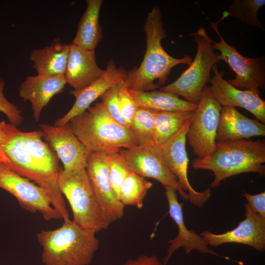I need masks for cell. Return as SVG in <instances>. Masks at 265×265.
I'll list each match as a JSON object with an SVG mask.
<instances>
[{
  "label": "cell",
  "instance_id": "cell-1",
  "mask_svg": "<svg viewBox=\"0 0 265 265\" xmlns=\"http://www.w3.org/2000/svg\"><path fill=\"white\" fill-rule=\"evenodd\" d=\"M40 130H20L0 149V161L19 175L33 181L47 194L53 207L64 220H70L58 185L59 159Z\"/></svg>",
  "mask_w": 265,
  "mask_h": 265
},
{
  "label": "cell",
  "instance_id": "cell-2",
  "mask_svg": "<svg viewBox=\"0 0 265 265\" xmlns=\"http://www.w3.org/2000/svg\"><path fill=\"white\" fill-rule=\"evenodd\" d=\"M163 25L160 7L154 6L148 12L144 25L146 50L143 59L139 67L127 72L124 80L129 90H155L165 83L174 67L191 63L190 56L176 58L163 49L161 41L167 35Z\"/></svg>",
  "mask_w": 265,
  "mask_h": 265
},
{
  "label": "cell",
  "instance_id": "cell-3",
  "mask_svg": "<svg viewBox=\"0 0 265 265\" xmlns=\"http://www.w3.org/2000/svg\"><path fill=\"white\" fill-rule=\"evenodd\" d=\"M265 141L240 139L216 143L210 155L194 159L192 166L213 172L214 179L211 188H217L221 182L231 176L243 173L255 172L265 175Z\"/></svg>",
  "mask_w": 265,
  "mask_h": 265
},
{
  "label": "cell",
  "instance_id": "cell-4",
  "mask_svg": "<svg viewBox=\"0 0 265 265\" xmlns=\"http://www.w3.org/2000/svg\"><path fill=\"white\" fill-rule=\"evenodd\" d=\"M96 233L71 220L56 229L41 231L36 238L43 264L89 265L99 248Z\"/></svg>",
  "mask_w": 265,
  "mask_h": 265
},
{
  "label": "cell",
  "instance_id": "cell-5",
  "mask_svg": "<svg viewBox=\"0 0 265 265\" xmlns=\"http://www.w3.org/2000/svg\"><path fill=\"white\" fill-rule=\"evenodd\" d=\"M69 123L74 133L89 153L108 155L138 145L130 129L112 118L101 102Z\"/></svg>",
  "mask_w": 265,
  "mask_h": 265
},
{
  "label": "cell",
  "instance_id": "cell-6",
  "mask_svg": "<svg viewBox=\"0 0 265 265\" xmlns=\"http://www.w3.org/2000/svg\"><path fill=\"white\" fill-rule=\"evenodd\" d=\"M60 191L67 199L73 220L80 227L95 233L107 229L110 223L102 213L89 181L86 169L65 171L58 178Z\"/></svg>",
  "mask_w": 265,
  "mask_h": 265
},
{
  "label": "cell",
  "instance_id": "cell-7",
  "mask_svg": "<svg viewBox=\"0 0 265 265\" xmlns=\"http://www.w3.org/2000/svg\"><path fill=\"white\" fill-rule=\"evenodd\" d=\"M197 43V52L189 67L172 83L160 87L159 90L181 96L185 100L197 105L203 90L209 82L213 66L221 61L219 54L215 53L212 39L206 29L199 28L191 33Z\"/></svg>",
  "mask_w": 265,
  "mask_h": 265
},
{
  "label": "cell",
  "instance_id": "cell-8",
  "mask_svg": "<svg viewBox=\"0 0 265 265\" xmlns=\"http://www.w3.org/2000/svg\"><path fill=\"white\" fill-rule=\"evenodd\" d=\"M222 108L209 86H206L190 119L186 135V139L198 158L207 157L215 150Z\"/></svg>",
  "mask_w": 265,
  "mask_h": 265
},
{
  "label": "cell",
  "instance_id": "cell-9",
  "mask_svg": "<svg viewBox=\"0 0 265 265\" xmlns=\"http://www.w3.org/2000/svg\"><path fill=\"white\" fill-rule=\"evenodd\" d=\"M227 17L228 13L225 11L217 22L211 23V27L215 31L220 39L218 42L212 40V47L214 50L220 52L219 57L221 60H224L227 63L236 75L235 79L228 80L227 82L240 90H265V57H245L237 50L235 46H232L225 41L218 30V25Z\"/></svg>",
  "mask_w": 265,
  "mask_h": 265
},
{
  "label": "cell",
  "instance_id": "cell-10",
  "mask_svg": "<svg viewBox=\"0 0 265 265\" xmlns=\"http://www.w3.org/2000/svg\"><path fill=\"white\" fill-rule=\"evenodd\" d=\"M119 153L130 171L145 178H153L164 186H172L185 200H188L187 193L181 188L176 177L167 168L160 146L154 143L138 145L121 149Z\"/></svg>",
  "mask_w": 265,
  "mask_h": 265
},
{
  "label": "cell",
  "instance_id": "cell-11",
  "mask_svg": "<svg viewBox=\"0 0 265 265\" xmlns=\"http://www.w3.org/2000/svg\"><path fill=\"white\" fill-rule=\"evenodd\" d=\"M0 188L14 196L25 210L32 213L39 212L47 221L62 219L42 188L0 161Z\"/></svg>",
  "mask_w": 265,
  "mask_h": 265
},
{
  "label": "cell",
  "instance_id": "cell-12",
  "mask_svg": "<svg viewBox=\"0 0 265 265\" xmlns=\"http://www.w3.org/2000/svg\"><path fill=\"white\" fill-rule=\"evenodd\" d=\"M189 121L190 119L179 131L160 147L163 159L167 168L176 177L181 188L185 192H188V201L194 205L201 207L209 199L211 192L210 188L201 192L196 191L191 186L188 179L189 159L186 143Z\"/></svg>",
  "mask_w": 265,
  "mask_h": 265
},
{
  "label": "cell",
  "instance_id": "cell-13",
  "mask_svg": "<svg viewBox=\"0 0 265 265\" xmlns=\"http://www.w3.org/2000/svg\"><path fill=\"white\" fill-rule=\"evenodd\" d=\"M86 171L103 214L111 223L123 216L125 206L115 196L108 174V157L104 153H89Z\"/></svg>",
  "mask_w": 265,
  "mask_h": 265
},
{
  "label": "cell",
  "instance_id": "cell-14",
  "mask_svg": "<svg viewBox=\"0 0 265 265\" xmlns=\"http://www.w3.org/2000/svg\"><path fill=\"white\" fill-rule=\"evenodd\" d=\"M44 139L55 153L65 171L86 169L89 154L74 133L70 123L62 126L39 125Z\"/></svg>",
  "mask_w": 265,
  "mask_h": 265
},
{
  "label": "cell",
  "instance_id": "cell-15",
  "mask_svg": "<svg viewBox=\"0 0 265 265\" xmlns=\"http://www.w3.org/2000/svg\"><path fill=\"white\" fill-rule=\"evenodd\" d=\"M214 75L209 86L212 94L222 106L240 107L253 114L258 120L265 123V102L260 96V91L240 90L223 79L225 73L219 71L215 65L212 68Z\"/></svg>",
  "mask_w": 265,
  "mask_h": 265
},
{
  "label": "cell",
  "instance_id": "cell-16",
  "mask_svg": "<svg viewBox=\"0 0 265 265\" xmlns=\"http://www.w3.org/2000/svg\"><path fill=\"white\" fill-rule=\"evenodd\" d=\"M245 218L233 230L215 234L203 231L200 235L208 245L216 247L226 243H238L250 246L258 251L265 250V219L245 205Z\"/></svg>",
  "mask_w": 265,
  "mask_h": 265
},
{
  "label": "cell",
  "instance_id": "cell-17",
  "mask_svg": "<svg viewBox=\"0 0 265 265\" xmlns=\"http://www.w3.org/2000/svg\"><path fill=\"white\" fill-rule=\"evenodd\" d=\"M127 74V72L123 67H118L113 60H109L104 74L99 79L82 89L70 92L75 96V102L63 116L56 120L54 126H62L87 110L91 104L107 90L124 80Z\"/></svg>",
  "mask_w": 265,
  "mask_h": 265
},
{
  "label": "cell",
  "instance_id": "cell-18",
  "mask_svg": "<svg viewBox=\"0 0 265 265\" xmlns=\"http://www.w3.org/2000/svg\"><path fill=\"white\" fill-rule=\"evenodd\" d=\"M165 195L169 207L170 217L176 224L178 232L176 237L169 241V247L163 260L165 265L169 261L174 252L178 249L183 247L186 253L189 254L193 250H196L203 254L219 255L208 247V245L203 237L198 235L194 231L188 230L186 227L183 214V203L178 200L176 190L170 186H164Z\"/></svg>",
  "mask_w": 265,
  "mask_h": 265
},
{
  "label": "cell",
  "instance_id": "cell-19",
  "mask_svg": "<svg viewBox=\"0 0 265 265\" xmlns=\"http://www.w3.org/2000/svg\"><path fill=\"white\" fill-rule=\"evenodd\" d=\"M66 84L63 75L29 76L20 84L19 95L30 103L33 117L38 122L43 108L54 95L63 92Z\"/></svg>",
  "mask_w": 265,
  "mask_h": 265
},
{
  "label": "cell",
  "instance_id": "cell-20",
  "mask_svg": "<svg viewBox=\"0 0 265 265\" xmlns=\"http://www.w3.org/2000/svg\"><path fill=\"white\" fill-rule=\"evenodd\" d=\"M69 52L64 77L75 90L82 89L99 79L105 70L97 65L95 51L69 44Z\"/></svg>",
  "mask_w": 265,
  "mask_h": 265
},
{
  "label": "cell",
  "instance_id": "cell-21",
  "mask_svg": "<svg viewBox=\"0 0 265 265\" xmlns=\"http://www.w3.org/2000/svg\"><path fill=\"white\" fill-rule=\"evenodd\" d=\"M259 136H265V124L246 117L235 107L222 106L216 142L249 140Z\"/></svg>",
  "mask_w": 265,
  "mask_h": 265
},
{
  "label": "cell",
  "instance_id": "cell-22",
  "mask_svg": "<svg viewBox=\"0 0 265 265\" xmlns=\"http://www.w3.org/2000/svg\"><path fill=\"white\" fill-rule=\"evenodd\" d=\"M70 45L56 40L50 45L33 50L29 56L33 67L42 76L64 75Z\"/></svg>",
  "mask_w": 265,
  "mask_h": 265
},
{
  "label": "cell",
  "instance_id": "cell-23",
  "mask_svg": "<svg viewBox=\"0 0 265 265\" xmlns=\"http://www.w3.org/2000/svg\"><path fill=\"white\" fill-rule=\"evenodd\" d=\"M86 9L79 23L76 35L71 44L95 51L103 38L99 23L102 0H87Z\"/></svg>",
  "mask_w": 265,
  "mask_h": 265
},
{
  "label": "cell",
  "instance_id": "cell-24",
  "mask_svg": "<svg viewBox=\"0 0 265 265\" xmlns=\"http://www.w3.org/2000/svg\"><path fill=\"white\" fill-rule=\"evenodd\" d=\"M129 91L137 107L157 111H194L197 106V105L182 100L175 94L159 90Z\"/></svg>",
  "mask_w": 265,
  "mask_h": 265
},
{
  "label": "cell",
  "instance_id": "cell-25",
  "mask_svg": "<svg viewBox=\"0 0 265 265\" xmlns=\"http://www.w3.org/2000/svg\"><path fill=\"white\" fill-rule=\"evenodd\" d=\"M193 112L190 110L158 111L154 120V144L161 146L176 133L190 119Z\"/></svg>",
  "mask_w": 265,
  "mask_h": 265
},
{
  "label": "cell",
  "instance_id": "cell-26",
  "mask_svg": "<svg viewBox=\"0 0 265 265\" xmlns=\"http://www.w3.org/2000/svg\"><path fill=\"white\" fill-rule=\"evenodd\" d=\"M152 183L145 177L130 171L123 180L119 190V201L124 206L141 209Z\"/></svg>",
  "mask_w": 265,
  "mask_h": 265
},
{
  "label": "cell",
  "instance_id": "cell-27",
  "mask_svg": "<svg viewBox=\"0 0 265 265\" xmlns=\"http://www.w3.org/2000/svg\"><path fill=\"white\" fill-rule=\"evenodd\" d=\"M158 111L144 107H137L129 129L138 145L154 143V120Z\"/></svg>",
  "mask_w": 265,
  "mask_h": 265
},
{
  "label": "cell",
  "instance_id": "cell-28",
  "mask_svg": "<svg viewBox=\"0 0 265 265\" xmlns=\"http://www.w3.org/2000/svg\"><path fill=\"white\" fill-rule=\"evenodd\" d=\"M265 4V0H234L226 11L228 16L243 24L264 29L258 19V12Z\"/></svg>",
  "mask_w": 265,
  "mask_h": 265
},
{
  "label": "cell",
  "instance_id": "cell-29",
  "mask_svg": "<svg viewBox=\"0 0 265 265\" xmlns=\"http://www.w3.org/2000/svg\"><path fill=\"white\" fill-rule=\"evenodd\" d=\"M107 157L108 174L111 187L115 196L119 200L121 185L130 171L119 152L108 154Z\"/></svg>",
  "mask_w": 265,
  "mask_h": 265
},
{
  "label": "cell",
  "instance_id": "cell-30",
  "mask_svg": "<svg viewBox=\"0 0 265 265\" xmlns=\"http://www.w3.org/2000/svg\"><path fill=\"white\" fill-rule=\"evenodd\" d=\"M117 86L120 113L130 127L137 106L124 80L119 82Z\"/></svg>",
  "mask_w": 265,
  "mask_h": 265
},
{
  "label": "cell",
  "instance_id": "cell-31",
  "mask_svg": "<svg viewBox=\"0 0 265 265\" xmlns=\"http://www.w3.org/2000/svg\"><path fill=\"white\" fill-rule=\"evenodd\" d=\"M100 98L101 103L110 116L121 125L129 128V125L120 113L117 84L107 90Z\"/></svg>",
  "mask_w": 265,
  "mask_h": 265
},
{
  "label": "cell",
  "instance_id": "cell-32",
  "mask_svg": "<svg viewBox=\"0 0 265 265\" xmlns=\"http://www.w3.org/2000/svg\"><path fill=\"white\" fill-rule=\"evenodd\" d=\"M5 82L0 79V112L7 117L10 123L15 126L21 125L24 121L21 111L15 104L11 103L5 97L3 88Z\"/></svg>",
  "mask_w": 265,
  "mask_h": 265
},
{
  "label": "cell",
  "instance_id": "cell-33",
  "mask_svg": "<svg viewBox=\"0 0 265 265\" xmlns=\"http://www.w3.org/2000/svg\"><path fill=\"white\" fill-rule=\"evenodd\" d=\"M242 195L247 200V204L250 209L265 219V192L255 195L244 192Z\"/></svg>",
  "mask_w": 265,
  "mask_h": 265
},
{
  "label": "cell",
  "instance_id": "cell-34",
  "mask_svg": "<svg viewBox=\"0 0 265 265\" xmlns=\"http://www.w3.org/2000/svg\"><path fill=\"white\" fill-rule=\"evenodd\" d=\"M122 265H164L156 255H141L136 258L128 259Z\"/></svg>",
  "mask_w": 265,
  "mask_h": 265
},
{
  "label": "cell",
  "instance_id": "cell-35",
  "mask_svg": "<svg viewBox=\"0 0 265 265\" xmlns=\"http://www.w3.org/2000/svg\"><path fill=\"white\" fill-rule=\"evenodd\" d=\"M19 130L11 123L0 122V149L9 137Z\"/></svg>",
  "mask_w": 265,
  "mask_h": 265
}]
</instances>
